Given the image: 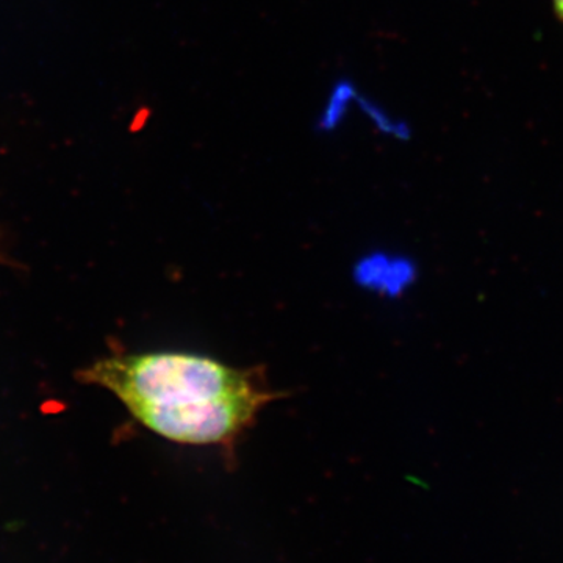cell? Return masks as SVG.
Instances as JSON below:
<instances>
[{
	"instance_id": "1",
	"label": "cell",
	"mask_w": 563,
	"mask_h": 563,
	"mask_svg": "<svg viewBox=\"0 0 563 563\" xmlns=\"http://www.w3.org/2000/svg\"><path fill=\"white\" fill-rule=\"evenodd\" d=\"M80 377L113 393L163 439L229 451L277 399L262 368H236L187 352L103 358Z\"/></svg>"
},
{
	"instance_id": "2",
	"label": "cell",
	"mask_w": 563,
	"mask_h": 563,
	"mask_svg": "<svg viewBox=\"0 0 563 563\" xmlns=\"http://www.w3.org/2000/svg\"><path fill=\"white\" fill-rule=\"evenodd\" d=\"M551 7H553L554 16L563 24V0H551Z\"/></svg>"
}]
</instances>
